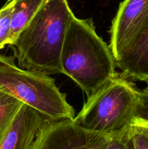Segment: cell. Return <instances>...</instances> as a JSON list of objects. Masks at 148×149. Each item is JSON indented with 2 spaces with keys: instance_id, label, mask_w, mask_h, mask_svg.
Instances as JSON below:
<instances>
[{
  "instance_id": "1",
  "label": "cell",
  "mask_w": 148,
  "mask_h": 149,
  "mask_svg": "<svg viewBox=\"0 0 148 149\" xmlns=\"http://www.w3.org/2000/svg\"><path fill=\"white\" fill-rule=\"evenodd\" d=\"M67 0H46L9 46L20 68L50 75L62 74L60 55L71 20Z\"/></svg>"
},
{
  "instance_id": "2",
  "label": "cell",
  "mask_w": 148,
  "mask_h": 149,
  "mask_svg": "<svg viewBox=\"0 0 148 149\" xmlns=\"http://www.w3.org/2000/svg\"><path fill=\"white\" fill-rule=\"evenodd\" d=\"M62 74L71 78L87 97L116 75L110 46L97 34L91 18L71 20L60 55Z\"/></svg>"
},
{
  "instance_id": "3",
  "label": "cell",
  "mask_w": 148,
  "mask_h": 149,
  "mask_svg": "<svg viewBox=\"0 0 148 149\" xmlns=\"http://www.w3.org/2000/svg\"><path fill=\"white\" fill-rule=\"evenodd\" d=\"M137 90L123 74L117 73L88 97L73 121L93 132L114 135L133 124Z\"/></svg>"
},
{
  "instance_id": "4",
  "label": "cell",
  "mask_w": 148,
  "mask_h": 149,
  "mask_svg": "<svg viewBox=\"0 0 148 149\" xmlns=\"http://www.w3.org/2000/svg\"><path fill=\"white\" fill-rule=\"evenodd\" d=\"M0 87L52 121L73 120L75 111L49 75L20 68L0 53Z\"/></svg>"
},
{
  "instance_id": "5",
  "label": "cell",
  "mask_w": 148,
  "mask_h": 149,
  "mask_svg": "<svg viewBox=\"0 0 148 149\" xmlns=\"http://www.w3.org/2000/svg\"><path fill=\"white\" fill-rule=\"evenodd\" d=\"M110 137L84 129L73 120L48 121L39 130L30 149H105Z\"/></svg>"
},
{
  "instance_id": "6",
  "label": "cell",
  "mask_w": 148,
  "mask_h": 149,
  "mask_svg": "<svg viewBox=\"0 0 148 149\" xmlns=\"http://www.w3.org/2000/svg\"><path fill=\"white\" fill-rule=\"evenodd\" d=\"M148 16V0H123L112 21L110 47L120 57Z\"/></svg>"
},
{
  "instance_id": "7",
  "label": "cell",
  "mask_w": 148,
  "mask_h": 149,
  "mask_svg": "<svg viewBox=\"0 0 148 149\" xmlns=\"http://www.w3.org/2000/svg\"><path fill=\"white\" fill-rule=\"evenodd\" d=\"M48 121L52 120L23 104L0 140V149H30L39 130Z\"/></svg>"
},
{
  "instance_id": "8",
  "label": "cell",
  "mask_w": 148,
  "mask_h": 149,
  "mask_svg": "<svg viewBox=\"0 0 148 149\" xmlns=\"http://www.w3.org/2000/svg\"><path fill=\"white\" fill-rule=\"evenodd\" d=\"M115 63L127 79L148 84V16Z\"/></svg>"
},
{
  "instance_id": "9",
  "label": "cell",
  "mask_w": 148,
  "mask_h": 149,
  "mask_svg": "<svg viewBox=\"0 0 148 149\" xmlns=\"http://www.w3.org/2000/svg\"><path fill=\"white\" fill-rule=\"evenodd\" d=\"M46 0H12L10 44H12Z\"/></svg>"
},
{
  "instance_id": "10",
  "label": "cell",
  "mask_w": 148,
  "mask_h": 149,
  "mask_svg": "<svg viewBox=\"0 0 148 149\" xmlns=\"http://www.w3.org/2000/svg\"><path fill=\"white\" fill-rule=\"evenodd\" d=\"M24 103L0 87V140Z\"/></svg>"
},
{
  "instance_id": "11",
  "label": "cell",
  "mask_w": 148,
  "mask_h": 149,
  "mask_svg": "<svg viewBox=\"0 0 148 149\" xmlns=\"http://www.w3.org/2000/svg\"><path fill=\"white\" fill-rule=\"evenodd\" d=\"M12 10V0H9L0 9V49L10 44V27H11Z\"/></svg>"
},
{
  "instance_id": "12",
  "label": "cell",
  "mask_w": 148,
  "mask_h": 149,
  "mask_svg": "<svg viewBox=\"0 0 148 149\" xmlns=\"http://www.w3.org/2000/svg\"><path fill=\"white\" fill-rule=\"evenodd\" d=\"M137 100L133 115V123L148 125V89L137 90Z\"/></svg>"
},
{
  "instance_id": "13",
  "label": "cell",
  "mask_w": 148,
  "mask_h": 149,
  "mask_svg": "<svg viewBox=\"0 0 148 149\" xmlns=\"http://www.w3.org/2000/svg\"><path fill=\"white\" fill-rule=\"evenodd\" d=\"M134 149H148V125L134 122L131 128Z\"/></svg>"
},
{
  "instance_id": "14",
  "label": "cell",
  "mask_w": 148,
  "mask_h": 149,
  "mask_svg": "<svg viewBox=\"0 0 148 149\" xmlns=\"http://www.w3.org/2000/svg\"><path fill=\"white\" fill-rule=\"evenodd\" d=\"M131 128L128 130L112 135L105 149H134L131 136Z\"/></svg>"
}]
</instances>
